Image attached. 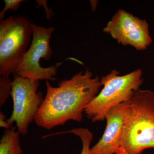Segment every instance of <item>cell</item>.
Returning a JSON list of instances; mask_svg holds the SVG:
<instances>
[{"label": "cell", "instance_id": "14", "mask_svg": "<svg viewBox=\"0 0 154 154\" xmlns=\"http://www.w3.org/2000/svg\"><path fill=\"white\" fill-rule=\"evenodd\" d=\"M91 2V8H92V10L93 11H95V10L96 8V7H97V1H90Z\"/></svg>", "mask_w": 154, "mask_h": 154}, {"label": "cell", "instance_id": "4", "mask_svg": "<svg viewBox=\"0 0 154 154\" xmlns=\"http://www.w3.org/2000/svg\"><path fill=\"white\" fill-rule=\"evenodd\" d=\"M32 23L24 16L0 21V77L14 74L31 43Z\"/></svg>", "mask_w": 154, "mask_h": 154}, {"label": "cell", "instance_id": "5", "mask_svg": "<svg viewBox=\"0 0 154 154\" xmlns=\"http://www.w3.org/2000/svg\"><path fill=\"white\" fill-rule=\"evenodd\" d=\"M32 28V38L30 47L22 58L15 74L31 81H55L54 77L61 63L46 68L40 64L41 59L49 60L53 54L50 41L54 28L52 27L45 28L33 23Z\"/></svg>", "mask_w": 154, "mask_h": 154}, {"label": "cell", "instance_id": "6", "mask_svg": "<svg viewBox=\"0 0 154 154\" xmlns=\"http://www.w3.org/2000/svg\"><path fill=\"white\" fill-rule=\"evenodd\" d=\"M39 81H31L14 74L11 96L13 110L11 117L7 119L12 126L15 123L17 131L25 136L29 125L34 121L44 98L38 91Z\"/></svg>", "mask_w": 154, "mask_h": 154}, {"label": "cell", "instance_id": "2", "mask_svg": "<svg viewBox=\"0 0 154 154\" xmlns=\"http://www.w3.org/2000/svg\"><path fill=\"white\" fill-rule=\"evenodd\" d=\"M150 148H154V92L140 89L128 102L116 154H141Z\"/></svg>", "mask_w": 154, "mask_h": 154}, {"label": "cell", "instance_id": "11", "mask_svg": "<svg viewBox=\"0 0 154 154\" xmlns=\"http://www.w3.org/2000/svg\"><path fill=\"white\" fill-rule=\"evenodd\" d=\"M13 81L10 77H0V107H2L11 95Z\"/></svg>", "mask_w": 154, "mask_h": 154}, {"label": "cell", "instance_id": "12", "mask_svg": "<svg viewBox=\"0 0 154 154\" xmlns=\"http://www.w3.org/2000/svg\"><path fill=\"white\" fill-rule=\"evenodd\" d=\"M22 0H5V7L0 13V19L3 20L5 18V14L8 10L16 11H18L20 7V4L23 2Z\"/></svg>", "mask_w": 154, "mask_h": 154}, {"label": "cell", "instance_id": "1", "mask_svg": "<svg viewBox=\"0 0 154 154\" xmlns=\"http://www.w3.org/2000/svg\"><path fill=\"white\" fill-rule=\"evenodd\" d=\"M46 94L34 120L36 125L52 129L72 120H82L85 108L98 95L102 87L99 77L87 70L69 79L62 80L58 87L46 81Z\"/></svg>", "mask_w": 154, "mask_h": 154}, {"label": "cell", "instance_id": "13", "mask_svg": "<svg viewBox=\"0 0 154 154\" xmlns=\"http://www.w3.org/2000/svg\"><path fill=\"white\" fill-rule=\"evenodd\" d=\"M0 127L5 129H11L13 127L8 123L6 116L3 112H0Z\"/></svg>", "mask_w": 154, "mask_h": 154}, {"label": "cell", "instance_id": "8", "mask_svg": "<svg viewBox=\"0 0 154 154\" xmlns=\"http://www.w3.org/2000/svg\"><path fill=\"white\" fill-rule=\"evenodd\" d=\"M128 102L110 109L105 117L107 125L102 137L91 148V154H116L121 145Z\"/></svg>", "mask_w": 154, "mask_h": 154}, {"label": "cell", "instance_id": "9", "mask_svg": "<svg viewBox=\"0 0 154 154\" xmlns=\"http://www.w3.org/2000/svg\"><path fill=\"white\" fill-rule=\"evenodd\" d=\"M17 127L6 129L0 140V154H23Z\"/></svg>", "mask_w": 154, "mask_h": 154}, {"label": "cell", "instance_id": "10", "mask_svg": "<svg viewBox=\"0 0 154 154\" xmlns=\"http://www.w3.org/2000/svg\"><path fill=\"white\" fill-rule=\"evenodd\" d=\"M65 134H72L79 137L82 140V149L81 154H91V142L93 140V134L88 128H74L67 131L55 133L52 134L48 135L47 137Z\"/></svg>", "mask_w": 154, "mask_h": 154}, {"label": "cell", "instance_id": "3", "mask_svg": "<svg viewBox=\"0 0 154 154\" xmlns=\"http://www.w3.org/2000/svg\"><path fill=\"white\" fill-rule=\"evenodd\" d=\"M143 72L137 69L120 75L116 70L100 79L102 90L85 107L84 113L92 122L104 121L108 111L113 107L129 102L143 83Z\"/></svg>", "mask_w": 154, "mask_h": 154}, {"label": "cell", "instance_id": "7", "mask_svg": "<svg viewBox=\"0 0 154 154\" xmlns=\"http://www.w3.org/2000/svg\"><path fill=\"white\" fill-rule=\"evenodd\" d=\"M103 31L119 44L129 45L137 51L144 50L152 42L146 20L122 9L115 13Z\"/></svg>", "mask_w": 154, "mask_h": 154}]
</instances>
